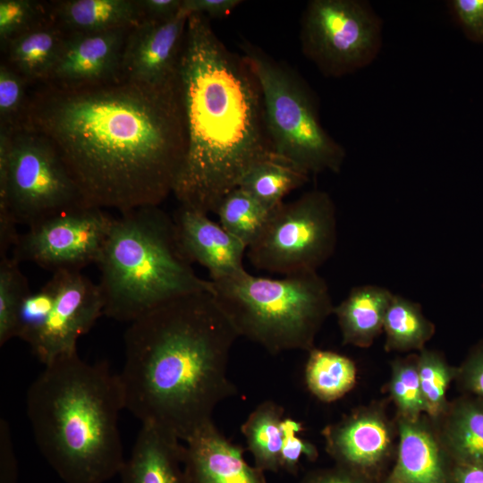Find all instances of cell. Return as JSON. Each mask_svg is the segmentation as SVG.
Segmentation results:
<instances>
[{
  "instance_id": "obj_1",
  "label": "cell",
  "mask_w": 483,
  "mask_h": 483,
  "mask_svg": "<svg viewBox=\"0 0 483 483\" xmlns=\"http://www.w3.org/2000/svg\"><path fill=\"white\" fill-rule=\"evenodd\" d=\"M41 84L20 126L52 144L86 206L123 213L173 193L187 148L178 77L163 86Z\"/></svg>"
},
{
  "instance_id": "obj_2",
  "label": "cell",
  "mask_w": 483,
  "mask_h": 483,
  "mask_svg": "<svg viewBox=\"0 0 483 483\" xmlns=\"http://www.w3.org/2000/svg\"><path fill=\"white\" fill-rule=\"evenodd\" d=\"M239 337L213 292L182 295L147 311L124 333L119 375L124 407L186 441L236 394L227 376Z\"/></svg>"
},
{
  "instance_id": "obj_3",
  "label": "cell",
  "mask_w": 483,
  "mask_h": 483,
  "mask_svg": "<svg viewBox=\"0 0 483 483\" xmlns=\"http://www.w3.org/2000/svg\"><path fill=\"white\" fill-rule=\"evenodd\" d=\"M178 82L187 148L173 194L182 206L215 214L254 165L276 157L260 87L244 57L198 13L188 19Z\"/></svg>"
},
{
  "instance_id": "obj_4",
  "label": "cell",
  "mask_w": 483,
  "mask_h": 483,
  "mask_svg": "<svg viewBox=\"0 0 483 483\" xmlns=\"http://www.w3.org/2000/svg\"><path fill=\"white\" fill-rule=\"evenodd\" d=\"M125 409L118 373L78 352L45 366L26 394V413L46 461L64 483H106L126 458L119 431Z\"/></svg>"
},
{
  "instance_id": "obj_5",
  "label": "cell",
  "mask_w": 483,
  "mask_h": 483,
  "mask_svg": "<svg viewBox=\"0 0 483 483\" xmlns=\"http://www.w3.org/2000/svg\"><path fill=\"white\" fill-rule=\"evenodd\" d=\"M104 315L131 323L174 298L213 292L182 255L174 218L159 206L120 213L97 263Z\"/></svg>"
},
{
  "instance_id": "obj_6",
  "label": "cell",
  "mask_w": 483,
  "mask_h": 483,
  "mask_svg": "<svg viewBox=\"0 0 483 483\" xmlns=\"http://www.w3.org/2000/svg\"><path fill=\"white\" fill-rule=\"evenodd\" d=\"M211 283L213 294L238 335L274 355L313 349L335 307L328 285L318 272L275 279L245 271Z\"/></svg>"
},
{
  "instance_id": "obj_7",
  "label": "cell",
  "mask_w": 483,
  "mask_h": 483,
  "mask_svg": "<svg viewBox=\"0 0 483 483\" xmlns=\"http://www.w3.org/2000/svg\"><path fill=\"white\" fill-rule=\"evenodd\" d=\"M241 49L260 87L275 156L309 176L326 171L339 173L345 150L323 128L307 83L250 42L243 41Z\"/></svg>"
},
{
  "instance_id": "obj_8",
  "label": "cell",
  "mask_w": 483,
  "mask_h": 483,
  "mask_svg": "<svg viewBox=\"0 0 483 483\" xmlns=\"http://www.w3.org/2000/svg\"><path fill=\"white\" fill-rule=\"evenodd\" d=\"M86 206L52 144L40 134L0 128V218L28 227Z\"/></svg>"
},
{
  "instance_id": "obj_9",
  "label": "cell",
  "mask_w": 483,
  "mask_h": 483,
  "mask_svg": "<svg viewBox=\"0 0 483 483\" xmlns=\"http://www.w3.org/2000/svg\"><path fill=\"white\" fill-rule=\"evenodd\" d=\"M337 242L336 208L324 191L311 190L274 208L247 249L251 265L284 276L318 272Z\"/></svg>"
},
{
  "instance_id": "obj_10",
  "label": "cell",
  "mask_w": 483,
  "mask_h": 483,
  "mask_svg": "<svg viewBox=\"0 0 483 483\" xmlns=\"http://www.w3.org/2000/svg\"><path fill=\"white\" fill-rule=\"evenodd\" d=\"M382 29V20L366 1L312 0L301 21V50L323 75L343 77L377 58Z\"/></svg>"
},
{
  "instance_id": "obj_11",
  "label": "cell",
  "mask_w": 483,
  "mask_h": 483,
  "mask_svg": "<svg viewBox=\"0 0 483 483\" xmlns=\"http://www.w3.org/2000/svg\"><path fill=\"white\" fill-rule=\"evenodd\" d=\"M114 216L106 209L80 206L47 217L20 233L12 250L19 263L49 270L81 271L97 263Z\"/></svg>"
},
{
  "instance_id": "obj_12",
  "label": "cell",
  "mask_w": 483,
  "mask_h": 483,
  "mask_svg": "<svg viewBox=\"0 0 483 483\" xmlns=\"http://www.w3.org/2000/svg\"><path fill=\"white\" fill-rule=\"evenodd\" d=\"M50 278L55 285L53 306L44 323L26 342L44 366L77 352L78 340L104 315L98 284L81 271H59Z\"/></svg>"
},
{
  "instance_id": "obj_13",
  "label": "cell",
  "mask_w": 483,
  "mask_h": 483,
  "mask_svg": "<svg viewBox=\"0 0 483 483\" xmlns=\"http://www.w3.org/2000/svg\"><path fill=\"white\" fill-rule=\"evenodd\" d=\"M189 14L164 21L143 19L132 27L123 46L121 80L163 86L176 80Z\"/></svg>"
},
{
  "instance_id": "obj_14",
  "label": "cell",
  "mask_w": 483,
  "mask_h": 483,
  "mask_svg": "<svg viewBox=\"0 0 483 483\" xmlns=\"http://www.w3.org/2000/svg\"><path fill=\"white\" fill-rule=\"evenodd\" d=\"M131 29L66 32L47 84L80 88L121 81V60Z\"/></svg>"
},
{
  "instance_id": "obj_15",
  "label": "cell",
  "mask_w": 483,
  "mask_h": 483,
  "mask_svg": "<svg viewBox=\"0 0 483 483\" xmlns=\"http://www.w3.org/2000/svg\"><path fill=\"white\" fill-rule=\"evenodd\" d=\"M394 428L380 406H368L326 426L322 435L326 450L337 465L369 477L389 456Z\"/></svg>"
},
{
  "instance_id": "obj_16",
  "label": "cell",
  "mask_w": 483,
  "mask_h": 483,
  "mask_svg": "<svg viewBox=\"0 0 483 483\" xmlns=\"http://www.w3.org/2000/svg\"><path fill=\"white\" fill-rule=\"evenodd\" d=\"M178 244L185 258L204 267L211 281L246 271L247 247L208 214L180 205L174 216Z\"/></svg>"
},
{
  "instance_id": "obj_17",
  "label": "cell",
  "mask_w": 483,
  "mask_h": 483,
  "mask_svg": "<svg viewBox=\"0 0 483 483\" xmlns=\"http://www.w3.org/2000/svg\"><path fill=\"white\" fill-rule=\"evenodd\" d=\"M183 465L191 483H267L264 471L247 463L243 448L213 420L184 441Z\"/></svg>"
},
{
  "instance_id": "obj_18",
  "label": "cell",
  "mask_w": 483,
  "mask_h": 483,
  "mask_svg": "<svg viewBox=\"0 0 483 483\" xmlns=\"http://www.w3.org/2000/svg\"><path fill=\"white\" fill-rule=\"evenodd\" d=\"M395 464L385 483H452L449 457L438 432L422 418H397Z\"/></svg>"
},
{
  "instance_id": "obj_19",
  "label": "cell",
  "mask_w": 483,
  "mask_h": 483,
  "mask_svg": "<svg viewBox=\"0 0 483 483\" xmlns=\"http://www.w3.org/2000/svg\"><path fill=\"white\" fill-rule=\"evenodd\" d=\"M150 424H141L120 483H191L183 465L184 445Z\"/></svg>"
},
{
  "instance_id": "obj_20",
  "label": "cell",
  "mask_w": 483,
  "mask_h": 483,
  "mask_svg": "<svg viewBox=\"0 0 483 483\" xmlns=\"http://www.w3.org/2000/svg\"><path fill=\"white\" fill-rule=\"evenodd\" d=\"M394 293L387 288L363 284L351 289L334 307L343 344L368 348L383 332L385 316Z\"/></svg>"
},
{
  "instance_id": "obj_21",
  "label": "cell",
  "mask_w": 483,
  "mask_h": 483,
  "mask_svg": "<svg viewBox=\"0 0 483 483\" xmlns=\"http://www.w3.org/2000/svg\"><path fill=\"white\" fill-rule=\"evenodd\" d=\"M49 6L54 21L66 32L131 29L144 19L138 0H62Z\"/></svg>"
},
{
  "instance_id": "obj_22",
  "label": "cell",
  "mask_w": 483,
  "mask_h": 483,
  "mask_svg": "<svg viewBox=\"0 0 483 483\" xmlns=\"http://www.w3.org/2000/svg\"><path fill=\"white\" fill-rule=\"evenodd\" d=\"M438 436L455 463L483 464V403L464 395L451 402Z\"/></svg>"
},
{
  "instance_id": "obj_23",
  "label": "cell",
  "mask_w": 483,
  "mask_h": 483,
  "mask_svg": "<svg viewBox=\"0 0 483 483\" xmlns=\"http://www.w3.org/2000/svg\"><path fill=\"white\" fill-rule=\"evenodd\" d=\"M66 36L55 21L11 40L4 51L7 63L28 82L47 81Z\"/></svg>"
},
{
  "instance_id": "obj_24",
  "label": "cell",
  "mask_w": 483,
  "mask_h": 483,
  "mask_svg": "<svg viewBox=\"0 0 483 483\" xmlns=\"http://www.w3.org/2000/svg\"><path fill=\"white\" fill-rule=\"evenodd\" d=\"M284 412V410L280 404L267 400L249 414L241 427L255 466L264 472H278L281 470Z\"/></svg>"
},
{
  "instance_id": "obj_25",
  "label": "cell",
  "mask_w": 483,
  "mask_h": 483,
  "mask_svg": "<svg viewBox=\"0 0 483 483\" xmlns=\"http://www.w3.org/2000/svg\"><path fill=\"white\" fill-rule=\"evenodd\" d=\"M383 331L386 351L419 352L433 337L436 326L425 317L420 304L394 294L385 316Z\"/></svg>"
},
{
  "instance_id": "obj_26",
  "label": "cell",
  "mask_w": 483,
  "mask_h": 483,
  "mask_svg": "<svg viewBox=\"0 0 483 483\" xmlns=\"http://www.w3.org/2000/svg\"><path fill=\"white\" fill-rule=\"evenodd\" d=\"M357 380V368L343 354L313 348L309 352L305 382L309 392L323 402H333L350 392Z\"/></svg>"
},
{
  "instance_id": "obj_27",
  "label": "cell",
  "mask_w": 483,
  "mask_h": 483,
  "mask_svg": "<svg viewBox=\"0 0 483 483\" xmlns=\"http://www.w3.org/2000/svg\"><path fill=\"white\" fill-rule=\"evenodd\" d=\"M309 181V175L277 157L254 165L242 179V188L269 209Z\"/></svg>"
},
{
  "instance_id": "obj_28",
  "label": "cell",
  "mask_w": 483,
  "mask_h": 483,
  "mask_svg": "<svg viewBox=\"0 0 483 483\" xmlns=\"http://www.w3.org/2000/svg\"><path fill=\"white\" fill-rule=\"evenodd\" d=\"M272 210L237 187L222 199L215 214L221 226L248 249L261 233Z\"/></svg>"
},
{
  "instance_id": "obj_29",
  "label": "cell",
  "mask_w": 483,
  "mask_h": 483,
  "mask_svg": "<svg viewBox=\"0 0 483 483\" xmlns=\"http://www.w3.org/2000/svg\"><path fill=\"white\" fill-rule=\"evenodd\" d=\"M417 363L425 413L439 420L449 408L446 392L455 379L457 368L450 366L438 352L426 347L419 351Z\"/></svg>"
},
{
  "instance_id": "obj_30",
  "label": "cell",
  "mask_w": 483,
  "mask_h": 483,
  "mask_svg": "<svg viewBox=\"0 0 483 483\" xmlns=\"http://www.w3.org/2000/svg\"><path fill=\"white\" fill-rule=\"evenodd\" d=\"M12 256L0 258V346L16 337L19 313L31 292L29 283Z\"/></svg>"
},
{
  "instance_id": "obj_31",
  "label": "cell",
  "mask_w": 483,
  "mask_h": 483,
  "mask_svg": "<svg viewBox=\"0 0 483 483\" xmlns=\"http://www.w3.org/2000/svg\"><path fill=\"white\" fill-rule=\"evenodd\" d=\"M418 355L393 361L388 392L397 409V418L417 419L425 413L419 374Z\"/></svg>"
},
{
  "instance_id": "obj_32",
  "label": "cell",
  "mask_w": 483,
  "mask_h": 483,
  "mask_svg": "<svg viewBox=\"0 0 483 483\" xmlns=\"http://www.w3.org/2000/svg\"><path fill=\"white\" fill-rule=\"evenodd\" d=\"M53 21L49 4L34 0H1V48L4 50L11 40Z\"/></svg>"
},
{
  "instance_id": "obj_33",
  "label": "cell",
  "mask_w": 483,
  "mask_h": 483,
  "mask_svg": "<svg viewBox=\"0 0 483 483\" xmlns=\"http://www.w3.org/2000/svg\"><path fill=\"white\" fill-rule=\"evenodd\" d=\"M28 81L8 64L0 65V128L14 129L21 125L27 99Z\"/></svg>"
},
{
  "instance_id": "obj_34",
  "label": "cell",
  "mask_w": 483,
  "mask_h": 483,
  "mask_svg": "<svg viewBox=\"0 0 483 483\" xmlns=\"http://www.w3.org/2000/svg\"><path fill=\"white\" fill-rule=\"evenodd\" d=\"M55 300V285L50 278L40 289L24 299L18 318L16 337L25 343L44 323Z\"/></svg>"
},
{
  "instance_id": "obj_35",
  "label": "cell",
  "mask_w": 483,
  "mask_h": 483,
  "mask_svg": "<svg viewBox=\"0 0 483 483\" xmlns=\"http://www.w3.org/2000/svg\"><path fill=\"white\" fill-rule=\"evenodd\" d=\"M282 429L284 441L280 453L281 469L294 475L299 470L301 457L315 461L318 457V449L312 443L297 436L304 429L301 422L284 417L282 420Z\"/></svg>"
},
{
  "instance_id": "obj_36",
  "label": "cell",
  "mask_w": 483,
  "mask_h": 483,
  "mask_svg": "<svg viewBox=\"0 0 483 483\" xmlns=\"http://www.w3.org/2000/svg\"><path fill=\"white\" fill-rule=\"evenodd\" d=\"M455 379L466 395L483 403V339L473 346L457 368Z\"/></svg>"
},
{
  "instance_id": "obj_37",
  "label": "cell",
  "mask_w": 483,
  "mask_h": 483,
  "mask_svg": "<svg viewBox=\"0 0 483 483\" xmlns=\"http://www.w3.org/2000/svg\"><path fill=\"white\" fill-rule=\"evenodd\" d=\"M447 5L464 34L483 44V0H452Z\"/></svg>"
},
{
  "instance_id": "obj_38",
  "label": "cell",
  "mask_w": 483,
  "mask_h": 483,
  "mask_svg": "<svg viewBox=\"0 0 483 483\" xmlns=\"http://www.w3.org/2000/svg\"><path fill=\"white\" fill-rule=\"evenodd\" d=\"M18 461L9 423L0 420V483H18Z\"/></svg>"
},
{
  "instance_id": "obj_39",
  "label": "cell",
  "mask_w": 483,
  "mask_h": 483,
  "mask_svg": "<svg viewBox=\"0 0 483 483\" xmlns=\"http://www.w3.org/2000/svg\"><path fill=\"white\" fill-rule=\"evenodd\" d=\"M300 483H371L369 478L353 470L337 465L311 470Z\"/></svg>"
},
{
  "instance_id": "obj_40",
  "label": "cell",
  "mask_w": 483,
  "mask_h": 483,
  "mask_svg": "<svg viewBox=\"0 0 483 483\" xmlns=\"http://www.w3.org/2000/svg\"><path fill=\"white\" fill-rule=\"evenodd\" d=\"M242 2L240 0H182V10L189 15L198 13L222 18L231 13Z\"/></svg>"
},
{
  "instance_id": "obj_41",
  "label": "cell",
  "mask_w": 483,
  "mask_h": 483,
  "mask_svg": "<svg viewBox=\"0 0 483 483\" xmlns=\"http://www.w3.org/2000/svg\"><path fill=\"white\" fill-rule=\"evenodd\" d=\"M182 0H138L144 19L164 21L175 17Z\"/></svg>"
},
{
  "instance_id": "obj_42",
  "label": "cell",
  "mask_w": 483,
  "mask_h": 483,
  "mask_svg": "<svg viewBox=\"0 0 483 483\" xmlns=\"http://www.w3.org/2000/svg\"><path fill=\"white\" fill-rule=\"evenodd\" d=\"M452 483H483V464L455 463Z\"/></svg>"
}]
</instances>
